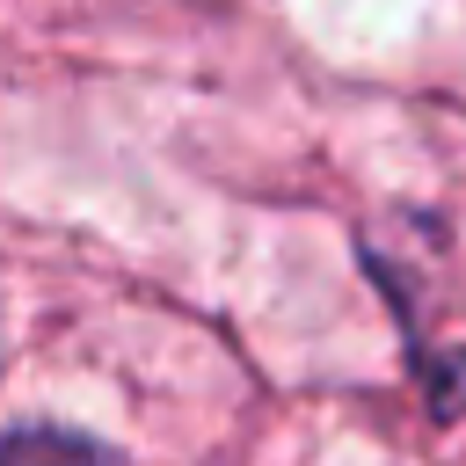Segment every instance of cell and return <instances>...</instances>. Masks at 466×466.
Returning <instances> with one entry per match:
<instances>
[{"label":"cell","instance_id":"cell-1","mask_svg":"<svg viewBox=\"0 0 466 466\" xmlns=\"http://www.w3.org/2000/svg\"><path fill=\"white\" fill-rule=\"evenodd\" d=\"M0 466H116V451L80 430H15L0 437Z\"/></svg>","mask_w":466,"mask_h":466}]
</instances>
